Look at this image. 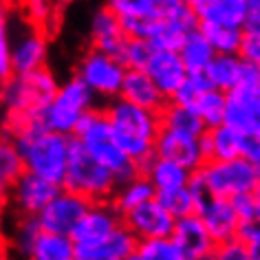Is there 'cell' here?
<instances>
[{
	"label": "cell",
	"mask_w": 260,
	"mask_h": 260,
	"mask_svg": "<svg viewBox=\"0 0 260 260\" xmlns=\"http://www.w3.org/2000/svg\"><path fill=\"white\" fill-rule=\"evenodd\" d=\"M260 27V0H249V11H247V27L245 29H258Z\"/></svg>",
	"instance_id": "48"
},
{
	"label": "cell",
	"mask_w": 260,
	"mask_h": 260,
	"mask_svg": "<svg viewBox=\"0 0 260 260\" xmlns=\"http://www.w3.org/2000/svg\"><path fill=\"white\" fill-rule=\"evenodd\" d=\"M154 154H157L159 159L174 161V164L183 166L185 170H190V172H199L201 168L207 164L201 139L181 137V135L168 133V130H161V135L157 137Z\"/></svg>",
	"instance_id": "15"
},
{
	"label": "cell",
	"mask_w": 260,
	"mask_h": 260,
	"mask_svg": "<svg viewBox=\"0 0 260 260\" xmlns=\"http://www.w3.org/2000/svg\"><path fill=\"white\" fill-rule=\"evenodd\" d=\"M159 5L161 0H113L108 7L117 18H161Z\"/></svg>",
	"instance_id": "38"
},
{
	"label": "cell",
	"mask_w": 260,
	"mask_h": 260,
	"mask_svg": "<svg viewBox=\"0 0 260 260\" xmlns=\"http://www.w3.org/2000/svg\"><path fill=\"white\" fill-rule=\"evenodd\" d=\"M137 256L141 260H190L183 253V249L174 243V238H157V240H144L139 243Z\"/></svg>",
	"instance_id": "35"
},
{
	"label": "cell",
	"mask_w": 260,
	"mask_h": 260,
	"mask_svg": "<svg viewBox=\"0 0 260 260\" xmlns=\"http://www.w3.org/2000/svg\"><path fill=\"white\" fill-rule=\"evenodd\" d=\"M141 174L150 179V183L154 185V190L159 192H170V190H179V187H187L192 181L190 170H185L183 166L174 164L168 159H159L157 154L141 166Z\"/></svg>",
	"instance_id": "24"
},
{
	"label": "cell",
	"mask_w": 260,
	"mask_h": 260,
	"mask_svg": "<svg viewBox=\"0 0 260 260\" xmlns=\"http://www.w3.org/2000/svg\"><path fill=\"white\" fill-rule=\"evenodd\" d=\"M121 227H123V214L113 205V201L93 203L88 207V212L84 214V218L80 220V225L75 227L71 238H73L77 249H82V247H93L104 243Z\"/></svg>",
	"instance_id": "11"
},
{
	"label": "cell",
	"mask_w": 260,
	"mask_h": 260,
	"mask_svg": "<svg viewBox=\"0 0 260 260\" xmlns=\"http://www.w3.org/2000/svg\"><path fill=\"white\" fill-rule=\"evenodd\" d=\"M11 7L0 3V77L7 80L14 75L11 69Z\"/></svg>",
	"instance_id": "40"
},
{
	"label": "cell",
	"mask_w": 260,
	"mask_h": 260,
	"mask_svg": "<svg viewBox=\"0 0 260 260\" xmlns=\"http://www.w3.org/2000/svg\"><path fill=\"white\" fill-rule=\"evenodd\" d=\"M90 42H93V49L104 51L108 55L119 57L123 42L128 40L126 34L121 29V22L117 14L108 7H100L90 18Z\"/></svg>",
	"instance_id": "18"
},
{
	"label": "cell",
	"mask_w": 260,
	"mask_h": 260,
	"mask_svg": "<svg viewBox=\"0 0 260 260\" xmlns=\"http://www.w3.org/2000/svg\"><path fill=\"white\" fill-rule=\"evenodd\" d=\"M119 97L139 108L150 110V113H161L168 106L166 95L157 88V84L150 80L146 71H128Z\"/></svg>",
	"instance_id": "20"
},
{
	"label": "cell",
	"mask_w": 260,
	"mask_h": 260,
	"mask_svg": "<svg viewBox=\"0 0 260 260\" xmlns=\"http://www.w3.org/2000/svg\"><path fill=\"white\" fill-rule=\"evenodd\" d=\"M185 36L187 34H183V31L177 29L174 24L159 18L150 38H148V42L152 44L154 51H179L181 44H183V40H185Z\"/></svg>",
	"instance_id": "39"
},
{
	"label": "cell",
	"mask_w": 260,
	"mask_h": 260,
	"mask_svg": "<svg viewBox=\"0 0 260 260\" xmlns=\"http://www.w3.org/2000/svg\"><path fill=\"white\" fill-rule=\"evenodd\" d=\"M194 113L201 117L207 130L218 128L225 123V113H227V93H220L216 88L205 90L203 95L194 104Z\"/></svg>",
	"instance_id": "32"
},
{
	"label": "cell",
	"mask_w": 260,
	"mask_h": 260,
	"mask_svg": "<svg viewBox=\"0 0 260 260\" xmlns=\"http://www.w3.org/2000/svg\"><path fill=\"white\" fill-rule=\"evenodd\" d=\"M179 55L185 64L187 73L197 75V73H205L207 67L212 64V60L216 57V51L212 49V44L207 42V38L201 34V29H197V31H192V34L185 36V40L179 49Z\"/></svg>",
	"instance_id": "27"
},
{
	"label": "cell",
	"mask_w": 260,
	"mask_h": 260,
	"mask_svg": "<svg viewBox=\"0 0 260 260\" xmlns=\"http://www.w3.org/2000/svg\"><path fill=\"white\" fill-rule=\"evenodd\" d=\"M110 137H113V128H110V121L106 113H104V108L100 106L84 115L73 133V139L80 141L82 146H90V144H97V141H104Z\"/></svg>",
	"instance_id": "31"
},
{
	"label": "cell",
	"mask_w": 260,
	"mask_h": 260,
	"mask_svg": "<svg viewBox=\"0 0 260 260\" xmlns=\"http://www.w3.org/2000/svg\"><path fill=\"white\" fill-rule=\"evenodd\" d=\"M137 249H139V240L135 238V234L128 232L126 227H121V230H117L113 236L106 238L104 243L77 249V258H84V260H128L137 253Z\"/></svg>",
	"instance_id": "23"
},
{
	"label": "cell",
	"mask_w": 260,
	"mask_h": 260,
	"mask_svg": "<svg viewBox=\"0 0 260 260\" xmlns=\"http://www.w3.org/2000/svg\"><path fill=\"white\" fill-rule=\"evenodd\" d=\"M90 205L93 203H88L86 199L77 197L69 190H60V194L38 216V223H40L44 234L73 236L75 227L80 225V220L84 218V214L88 212Z\"/></svg>",
	"instance_id": "10"
},
{
	"label": "cell",
	"mask_w": 260,
	"mask_h": 260,
	"mask_svg": "<svg viewBox=\"0 0 260 260\" xmlns=\"http://www.w3.org/2000/svg\"><path fill=\"white\" fill-rule=\"evenodd\" d=\"M174 225H177V220L168 214V210L157 199L123 216V227L128 232H133L139 243L157 240V238H170L174 232Z\"/></svg>",
	"instance_id": "13"
},
{
	"label": "cell",
	"mask_w": 260,
	"mask_h": 260,
	"mask_svg": "<svg viewBox=\"0 0 260 260\" xmlns=\"http://www.w3.org/2000/svg\"><path fill=\"white\" fill-rule=\"evenodd\" d=\"M27 14L34 18V20L38 24H47V20L51 18V14H53V7H51L49 3H29L27 5Z\"/></svg>",
	"instance_id": "47"
},
{
	"label": "cell",
	"mask_w": 260,
	"mask_h": 260,
	"mask_svg": "<svg viewBox=\"0 0 260 260\" xmlns=\"http://www.w3.org/2000/svg\"><path fill=\"white\" fill-rule=\"evenodd\" d=\"M240 57H243L247 64L260 69V27L258 29H245Z\"/></svg>",
	"instance_id": "43"
},
{
	"label": "cell",
	"mask_w": 260,
	"mask_h": 260,
	"mask_svg": "<svg viewBox=\"0 0 260 260\" xmlns=\"http://www.w3.org/2000/svg\"><path fill=\"white\" fill-rule=\"evenodd\" d=\"M238 243L245 247L247 253L253 260H260V223L251 220V223H243L238 234Z\"/></svg>",
	"instance_id": "42"
},
{
	"label": "cell",
	"mask_w": 260,
	"mask_h": 260,
	"mask_svg": "<svg viewBox=\"0 0 260 260\" xmlns=\"http://www.w3.org/2000/svg\"><path fill=\"white\" fill-rule=\"evenodd\" d=\"M24 174V164L14 139L7 133H0V199H7L16 181Z\"/></svg>",
	"instance_id": "29"
},
{
	"label": "cell",
	"mask_w": 260,
	"mask_h": 260,
	"mask_svg": "<svg viewBox=\"0 0 260 260\" xmlns=\"http://www.w3.org/2000/svg\"><path fill=\"white\" fill-rule=\"evenodd\" d=\"M194 260H216V251H214V253H207V256H201V258H194Z\"/></svg>",
	"instance_id": "50"
},
{
	"label": "cell",
	"mask_w": 260,
	"mask_h": 260,
	"mask_svg": "<svg viewBox=\"0 0 260 260\" xmlns=\"http://www.w3.org/2000/svg\"><path fill=\"white\" fill-rule=\"evenodd\" d=\"M199 24L243 29L247 27L249 0H190Z\"/></svg>",
	"instance_id": "16"
},
{
	"label": "cell",
	"mask_w": 260,
	"mask_h": 260,
	"mask_svg": "<svg viewBox=\"0 0 260 260\" xmlns=\"http://www.w3.org/2000/svg\"><path fill=\"white\" fill-rule=\"evenodd\" d=\"M117 187L119 183L113 177V172L104 168L80 141L73 139L71 161L62 190L73 192L77 197L86 199L88 203H108V201H113Z\"/></svg>",
	"instance_id": "3"
},
{
	"label": "cell",
	"mask_w": 260,
	"mask_h": 260,
	"mask_svg": "<svg viewBox=\"0 0 260 260\" xmlns=\"http://www.w3.org/2000/svg\"><path fill=\"white\" fill-rule=\"evenodd\" d=\"M104 113H106L110 128H113L115 144L141 170V166L154 157V144L161 135L159 113L139 108L121 97L104 104Z\"/></svg>",
	"instance_id": "1"
},
{
	"label": "cell",
	"mask_w": 260,
	"mask_h": 260,
	"mask_svg": "<svg viewBox=\"0 0 260 260\" xmlns=\"http://www.w3.org/2000/svg\"><path fill=\"white\" fill-rule=\"evenodd\" d=\"M0 260H3V251H0Z\"/></svg>",
	"instance_id": "53"
},
{
	"label": "cell",
	"mask_w": 260,
	"mask_h": 260,
	"mask_svg": "<svg viewBox=\"0 0 260 260\" xmlns=\"http://www.w3.org/2000/svg\"><path fill=\"white\" fill-rule=\"evenodd\" d=\"M11 69L14 75H29L47 69L49 40L42 24L24 9H11Z\"/></svg>",
	"instance_id": "5"
},
{
	"label": "cell",
	"mask_w": 260,
	"mask_h": 260,
	"mask_svg": "<svg viewBox=\"0 0 260 260\" xmlns=\"http://www.w3.org/2000/svg\"><path fill=\"white\" fill-rule=\"evenodd\" d=\"M42 234V227L38 223V218L34 216H20L18 223L14 227V234H11V243L22 256H29L31 249H34L36 240L40 238Z\"/></svg>",
	"instance_id": "37"
},
{
	"label": "cell",
	"mask_w": 260,
	"mask_h": 260,
	"mask_svg": "<svg viewBox=\"0 0 260 260\" xmlns=\"http://www.w3.org/2000/svg\"><path fill=\"white\" fill-rule=\"evenodd\" d=\"M243 157L260 172V137H245Z\"/></svg>",
	"instance_id": "46"
},
{
	"label": "cell",
	"mask_w": 260,
	"mask_h": 260,
	"mask_svg": "<svg viewBox=\"0 0 260 260\" xmlns=\"http://www.w3.org/2000/svg\"><path fill=\"white\" fill-rule=\"evenodd\" d=\"M0 84H3V77H0Z\"/></svg>",
	"instance_id": "54"
},
{
	"label": "cell",
	"mask_w": 260,
	"mask_h": 260,
	"mask_svg": "<svg viewBox=\"0 0 260 260\" xmlns=\"http://www.w3.org/2000/svg\"><path fill=\"white\" fill-rule=\"evenodd\" d=\"M201 34L207 38L216 55H240L243 47V29H230V27H214V24H199Z\"/></svg>",
	"instance_id": "33"
},
{
	"label": "cell",
	"mask_w": 260,
	"mask_h": 260,
	"mask_svg": "<svg viewBox=\"0 0 260 260\" xmlns=\"http://www.w3.org/2000/svg\"><path fill=\"white\" fill-rule=\"evenodd\" d=\"M157 201L166 207L168 214H170L174 220H181V218L199 214V203H197V199H194L190 185L179 187V190H170V192H159Z\"/></svg>",
	"instance_id": "34"
},
{
	"label": "cell",
	"mask_w": 260,
	"mask_h": 260,
	"mask_svg": "<svg viewBox=\"0 0 260 260\" xmlns=\"http://www.w3.org/2000/svg\"><path fill=\"white\" fill-rule=\"evenodd\" d=\"M251 197H253V207H256V220L260 223V183H258V187L251 192Z\"/></svg>",
	"instance_id": "49"
},
{
	"label": "cell",
	"mask_w": 260,
	"mask_h": 260,
	"mask_svg": "<svg viewBox=\"0 0 260 260\" xmlns=\"http://www.w3.org/2000/svg\"><path fill=\"white\" fill-rule=\"evenodd\" d=\"M57 88L60 84L49 69L29 75H11L0 84V108L5 110V117L24 115L34 108L49 106Z\"/></svg>",
	"instance_id": "4"
},
{
	"label": "cell",
	"mask_w": 260,
	"mask_h": 260,
	"mask_svg": "<svg viewBox=\"0 0 260 260\" xmlns=\"http://www.w3.org/2000/svg\"><path fill=\"white\" fill-rule=\"evenodd\" d=\"M152 53H154V49H152L150 42H146V40H133V38H128V40L123 42L121 53H119L117 60H119L128 71H146Z\"/></svg>",
	"instance_id": "36"
},
{
	"label": "cell",
	"mask_w": 260,
	"mask_h": 260,
	"mask_svg": "<svg viewBox=\"0 0 260 260\" xmlns=\"http://www.w3.org/2000/svg\"><path fill=\"white\" fill-rule=\"evenodd\" d=\"M216 260H253V258L247 253L245 247L236 240V243L218 247V249H216Z\"/></svg>",
	"instance_id": "45"
},
{
	"label": "cell",
	"mask_w": 260,
	"mask_h": 260,
	"mask_svg": "<svg viewBox=\"0 0 260 260\" xmlns=\"http://www.w3.org/2000/svg\"><path fill=\"white\" fill-rule=\"evenodd\" d=\"M172 238H174V243H177L181 249H183V253L190 260L201 258V256H207V253H214V251L218 249L199 214L177 220V225H174V232H172Z\"/></svg>",
	"instance_id": "19"
},
{
	"label": "cell",
	"mask_w": 260,
	"mask_h": 260,
	"mask_svg": "<svg viewBox=\"0 0 260 260\" xmlns=\"http://www.w3.org/2000/svg\"><path fill=\"white\" fill-rule=\"evenodd\" d=\"M234 203V210L238 212V216L243 223H251L256 220V207H253V197L251 194H240L236 199H230Z\"/></svg>",
	"instance_id": "44"
},
{
	"label": "cell",
	"mask_w": 260,
	"mask_h": 260,
	"mask_svg": "<svg viewBox=\"0 0 260 260\" xmlns=\"http://www.w3.org/2000/svg\"><path fill=\"white\" fill-rule=\"evenodd\" d=\"M126 73L128 69L115 55H108L97 49H88L82 55L80 64H77L75 75L86 84L97 100H104L108 104L113 100H119Z\"/></svg>",
	"instance_id": "9"
},
{
	"label": "cell",
	"mask_w": 260,
	"mask_h": 260,
	"mask_svg": "<svg viewBox=\"0 0 260 260\" xmlns=\"http://www.w3.org/2000/svg\"><path fill=\"white\" fill-rule=\"evenodd\" d=\"M62 187L51 183V181L31 174L24 170V174L16 181L14 190L9 192V203L18 212V216H34L38 218L42 210L60 194Z\"/></svg>",
	"instance_id": "12"
},
{
	"label": "cell",
	"mask_w": 260,
	"mask_h": 260,
	"mask_svg": "<svg viewBox=\"0 0 260 260\" xmlns=\"http://www.w3.org/2000/svg\"><path fill=\"white\" fill-rule=\"evenodd\" d=\"M11 139L20 152L24 170L62 187L69 170L73 137L53 130H22Z\"/></svg>",
	"instance_id": "2"
},
{
	"label": "cell",
	"mask_w": 260,
	"mask_h": 260,
	"mask_svg": "<svg viewBox=\"0 0 260 260\" xmlns=\"http://www.w3.org/2000/svg\"><path fill=\"white\" fill-rule=\"evenodd\" d=\"M199 216L205 223L216 247H223L238 240L243 220H240L238 212L234 210V203L230 199H216V197L210 199L207 203L199 207Z\"/></svg>",
	"instance_id": "14"
},
{
	"label": "cell",
	"mask_w": 260,
	"mask_h": 260,
	"mask_svg": "<svg viewBox=\"0 0 260 260\" xmlns=\"http://www.w3.org/2000/svg\"><path fill=\"white\" fill-rule=\"evenodd\" d=\"M197 174L216 199H236L240 194H251L260 183V172L245 157L232 161H207Z\"/></svg>",
	"instance_id": "7"
},
{
	"label": "cell",
	"mask_w": 260,
	"mask_h": 260,
	"mask_svg": "<svg viewBox=\"0 0 260 260\" xmlns=\"http://www.w3.org/2000/svg\"><path fill=\"white\" fill-rule=\"evenodd\" d=\"M77 260H84V258H77Z\"/></svg>",
	"instance_id": "55"
},
{
	"label": "cell",
	"mask_w": 260,
	"mask_h": 260,
	"mask_svg": "<svg viewBox=\"0 0 260 260\" xmlns=\"http://www.w3.org/2000/svg\"><path fill=\"white\" fill-rule=\"evenodd\" d=\"M128 260H141V258L137 256V253H135V256H133V258H128Z\"/></svg>",
	"instance_id": "52"
},
{
	"label": "cell",
	"mask_w": 260,
	"mask_h": 260,
	"mask_svg": "<svg viewBox=\"0 0 260 260\" xmlns=\"http://www.w3.org/2000/svg\"><path fill=\"white\" fill-rule=\"evenodd\" d=\"M212 84L210 80H207L205 73H197V75H187V80L181 84V88L177 90V95L172 97L170 102H177L181 104V106H194L197 104V100L201 95L205 93V90H210Z\"/></svg>",
	"instance_id": "41"
},
{
	"label": "cell",
	"mask_w": 260,
	"mask_h": 260,
	"mask_svg": "<svg viewBox=\"0 0 260 260\" xmlns=\"http://www.w3.org/2000/svg\"><path fill=\"white\" fill-rule=\"evenodd\" d=\"M95 102H97V97L90 93V88L77 75H73L69 82L60 84L55 97L49 102L47 128L53 130V133L73 137L82 117L97 108Z\"/></svg>",
	"instance_id": "6"
},
{
	"label": "cell",
	"mask_w": 260,
	"mask_h": 260,
	"mask_svg": "<svg viewBox=\"0 0 260 260\" xmlns=\"http://www.w3.org/2000/svg\"><path fill=\"white\" fill-rule=\"evenodd\" d=\"M225 126L243 137H260V69L247 64L243 84L227 95Z\"/></svg>",
	"instance_id": "8"
},
{
	"label": "cell",
	"mask_w": 260,
	"mask_h": 260,
	"mask_svg": "<svg viewBox=\"0 0 260 260\" xmlns=\"http://www.w3.org/2000/svg\"><path fill=\"white\" fill-rule=\"evenodd\" d=\"M154 199H157V190H154V185L150 183V179L139 174V177H135L133 181L117 187V192L113 197V205L126 216L128 212L137 210V207L150 203Z\"/></svg>",
	"instance_id": "28"
},
{
	"label": "cell",
	"mask_w": 260,
	"mask_h": 260,
	"mask_svg": "<svg viewBox=\"0 0 260 260\" xmlns=\"http://www.w3.org/2000/svg\"><path fill=\"white\" fill-rule=\"evenodd\" d=\"M201 144H203V152L207 161H232L243 157L245 137L223 123L218 128L207 130L201 137Z\"/></svg>",
	"instance_id": "22"
},
{
	"label": "cell",
	"mask_w": 260,
	"mask_h": 260,
	"mask_svg": "<svg viewBox=\"0 0 260 260\" xmlns=\"http://www.w3.org/2000/svg\"><path fill=\"white\" fill-rule=\"evenodd\" d=\"M159 119H161V130L181 135V137L201 139L207 133L205 123L194 113V108L181 106L177 102H168V106L159 113Z\"/></svg>",
	"instance_id": "25"
},
{
	"label": "cell",
	"mask_w": 260,
	"mask_h": 260,
	"mask_svg": "<svg viewBox=\"0 0 260 260\" xmlns=\"http://www.w3.org/2000/svg\"><path fill=\"white\" fill-rule=\"evenodd\" d=\"M27 258L29 260H77V247L71 236H57V234L42 232Z\"/></svg>",
	"instance_id": "30"
},
{
	"label": "cell",
	"mask_w": 260,
	"mask_h": 260,
	"mask_svg": "<svg viewBox=\"0 0 260 260\" xmlns=\"http://www.w3.org/2000/svg\"><path fill=\"white\" fill-rule=\"evenodd\" d=\"M84 148H86V150L93 154V157L100 161L104 168H108V170L113 172V177L117 179V183L119 185L128 183V181H133L135 177H139L141 174L139 166L121 152V148L115 144L113 137L104 139V141H97V144H90V146H84Z\"/></svg>",
	"instance_id": "21"
},
{
	"label": "cell",
	"mask_w": 260,
	"mask_h": 260,
	"mask_svg": "<svg viewBox=\"0 0 260 260\" xmlns=\"http://www.w3.org/2000/svg\"><path fill=\"white\" fill-rule=\"evenodd\" d=\"M245 71H247V62L240 55H216L207 67L205 75L210 80L212 88L230 95L232 90H236L243 84Z\"/></svg>",
	"instance_id": "26"
},
{
	"label": "cell",
	"mask_w": 260,
	"mask_h": 260,
	"mask_svg": "<svg viewBox=\"0 0 260 260\" xmlns=\"http://www.w3.org/2000/svg\"><path fill=\"white\" fill-rule=\"evenodd\" d=\"M146 73L150 75V80L157 84V88L166 95L168 102L177 95L181 84L190 75L183 60H181L179 51H154L146 67Z\"/></svg>",
	"instance_id": "17"
},
{
	"label": "cell",
	"mask_w": 260,
	"mask_h": 260,
	"mask_svg": "<svg viewBox=\"0 0 260 260\" xmlns=\"http://www.w3.org/2000/svg\"><path fill=\"white\" fill-rule=\"evenodd\" d=\"M0 225H3V199H0Z\"/></svg>",
	"instance_id": "51"
}]
</instances>
